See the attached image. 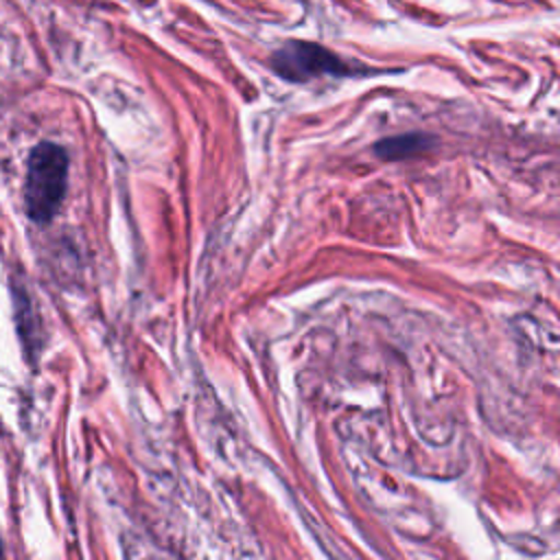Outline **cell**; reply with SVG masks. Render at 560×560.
Instances as JSON below:
<instances>
[{
	"instance_id": "cell-1",
	"label": "cell",
	"mask_w": 560,
	"mask_h": 560,
	"mask_svg": "<svg viewBox=\"0 0 560 560\" xmlns=\"http://www.w3.org/2000/svg\"><path fill=\"white\" fill-rule=\"evenodd\" d=\"M68 184V153L55 142H39L26 160L24 206L35 223H48L57 214Z\"/></svg>"
},
{
	"instance_id": "cell-2",
	"label": "cell",
	"mask_w": 560,
	"mask_h": 560,
	"mask_svg": "<svg viewBox=\"0 0 560 560\" xmlns=\"http://www.w3.org/2000/svg\"><path fill=\"white\" fill-rule=\"evenodd\" d=\"M269 66L278 77L293 83H304L324 74L341 77L352 72V68L341 57H337L322 44L295 39L284 42L280 48H276L269 59Z\"/></svg>"
},
{
	"instance_id": "cell-3",
	"label": "cell",
	"mask_w": 560,
	"mask_h": 560,
	"mask_svg": "<svg viewBox=\"0 0 560 560\" xmlns=\"http://www.w3.org/2000/svg\"><path fill=\"white\" fill-rule=\"evenodd\" d=\"M427 147H429V138L427 136H422V133H407V136H396V138L381 140L374 149L385 160H398V158L411 155L416 151H422Z\"/></svg>"
},
{
	"instance_id": "cell-4",
	"label": "cell",
	"mask_w": 560,
	"mask_h": 560,
	"mask_svg": "<svg viewBox=\"0 0 560 560\" xmlns=\"http://www.w3.org/2000/svg\"><path fill=\"white\" fill-rule=\"evenodd\" d=\"M13 295H15V315H18V326H20V335H22V339H24V346L26 348H35V343H33V328H31V315H33V311H31V300H28V295L26 293H20L15 287H13Z\"/></svg>"
},
{
	"instance_id": "cell-5",
	"label": "cell",
	"mask_w": 560,
	"mask_h": 560,
	"mask_svg": "<svg viewBox=\"0 0 560 560\" xmlns=\"http://www.w3.org/2000/svg\"><path fill=\"white\" fill-rule=\"evenodd\" d=\"M0 556H2V549H0Z\"/></svg>"
}]
</instances>
